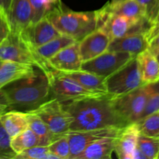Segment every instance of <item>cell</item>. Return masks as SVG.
<instances>
[{
    "label": "cell",
    "mask_w": 159,
    "mask_h": 159,
    "mask_svg": "<svg viewBox=\"0 0 159 159\" xmlns=\"http://www.w3.org/2000/svg\"><path fill=\"white\" fill-rule=\"evenodd\" d=\"M11 32L7 16L5 12L0 13V44L6 40Z\"/></svg>",
    "instance_id": "cell-35"
},
{
    "label": "cell",
    "mask_w": 159,
    "mask_h": 159,
    "mask_svg": "<svg viewBox=\"0 0 159 159\" xmlns=\"http://www.w3.org/2000/svg\"><path fill=\"white\" fill-rule=\"evenodd\" d=\"M46 16L61 34L77 42L97 28L96 11L76 12L65 9L62 3L53 8Z\"/></svg>",
    "instance_id": "cell-3"
},
{
    "label": "cell",
    "mask_w": 159,
    "mask_h": 159,
    "mask_svg": "<svg viewBox=\"0 0 159 159\" xmlns=\"http://www.w3.org/2000/svg\"><path fill=\"white\" fill-rule=\"evenodd\" d=\"M140 135L159 139V111L136 121Z\"/></svg>",
    "instance_id": "cell-27"
},
{
    "label": "cell",
    "mask_w": 159,
    "mask_h": 159,
    "mask_svg": "<svg viewBox=\"0 0 159 159\" xmlns=\"http://www.w3.org/2000/svg\"><path fill=\"white\" fill-rule=\"evenodd\" d=\"M0 107H6L9 110V102L2 89H0Z\"/></svg>",
    "instance_id": "cell-39"
},
{
    "label": "cell",
    "mask_w": 159,
    "mask_h": 159,
    "mask_svg": "<svg viewBox=\"0 0 159 159\" xmlns=\"http://www.w3.org/2000/svg\"><path fill=\"white\" fill-rule=\"evenodd\" d=\"M7 110H8V107H0V117H1L3 113H5L6 111H7Z\"/></svg>",
    "instance_id": "cell-42"
},
{
    "label": "cell",
    "mask_w": 159,
    "mask_h": 159,
    "mask_svg": "<svg viewBox=\"0 0 159 159\" xmlns=\"http://www.w3.org/2000/svg\"><path fill=\"white\" fill-rule=\"evenodd\" d=\"M2 89L6 94L10 110L24 109L28 111L37 107L51 96L48 79L40 70L8 84Z\"/></svg>",
    "instance_id": "cell-2"
},
{
    "label": "cell",
    "mask_w": 159,
    "mask_h": 159,
    "mask_svg": "<svg viewBox=\"0 0 159 159\" xmlns=\"http://www.w3.org/2000/svg\"><path fill=\"white\" fill-rule=\"evenodd\" d=\"M157 111H159V82L152 84L151 91L140 119Z\"/></svg>",
    "instance_id": "cell-30"
},
{
    "label": "cell",
    "mask_w": 159,
    "mask_h": 159,
    "mask_svg": "<svg viewBox=\"0 0 159 159\" xmlns=\"http://www.w3.org/2000/svg\"><path fill=\"white\" fill-rule=\"evenodd\" d=\"M28 112L37 115L54 134L61 136L69 131L71 116L63 103L55 98L48 99Z\"/></svg>",
    "instance_id": "cell-6"
},
{
    "label": "cell",
    "mask_w": 159,
    "mask_h": 159,
    "mask_svg": "<svg viewBox=\"0 0 159 159\" xmlns=\"http://www.w3.org/2000/svg\"><path fill=\"white\" fill-rule=\"evenodd\" d=\"M120 1H123V0H111V1H110V2H120Z\"/></svg>",
    "instance_id": "cell-44"
},
{
    "label": "cell",
    "mask_w": 159,
    "mask_h": 159,
    "mask_svg": "<svg viewBox=\"0 0 159 159\" xmlns=\"http://www.w3.org/2000/svg\"><path fill=\"white\" fill-rule=\"evenodd\" d=\"M155 57H156L157 61H158L159 62V50L158 51H157V53L155 54Z\"/></svg>",
    "instance_id": "cell-43"
},
{
    "label": "cell",
    "mask_w": 159,
    "mask_h": 159,
    "mask_svg": "<svg viewBox=\"0 0 159 159\" xmlns=\"http://www.w3.org/2000/svg\"><path fill=\"white\" fill-rule=\"evenodd\" d=\"M38 145H40L39 138L29 128L16 135L13 138H11L10 140V146L16 155L20 154L26 149Z\"/></svg>",
    "instance_id": "cell-26"
},
{
    "label": "cell",
    "mask_w": 159,
    "mask_h": 159,
    "mask_svg": "<svg viewBox=\"0 0 159 159\" xmlns=\"http://www.w3.org/2000/svg\"><path fill=\"white\" fill-rule=\"evenodd\" d=\"M48 67L54 71L70 73L80 71L82 61L79 49V42H75L59 51L47 61Z\"/></svg>",
    "instance_id": "cell-13"
},
{
    "label": "cell",
    "mask_w": 159,
    "mask_h": 159,
    "mask_svg": "<svg viewBox=\"0 0 159 159\" xmlns=\"http://www.w3.org/2000/svg\"><path fill=\"white\" fill-rule=\"evenodd\" d=\"M123 127H107L84 131H68L66 134L70 145L69 159H75L88 146L104 138H115Z\"/></svg>",
    "instance_id": "cell-11"
},
{
    "label": "cell",
    "mask_w": 159,
    "mask_h": 159,
    "mask_svg": "<svg viewBox=\"0 0 159 159\" xmlns=\"http://www.w3.org/2000/svg\"><path fill=\"white\" fill-rule=\"evenodd\" d=\"M50 152L48 146H34L16 155V159H47Z\"/></svg>",
    "instance_id": "cell-32"
},
{
    "label": "cell",
    "mask_w": 159,
    "mask_h": 159,
    "mask_svg": "<svg viewBox=\"0 0 159 159\" xmlns=\"http://www.w3.org/2000/svg\"><path fill=\"white\" fill-rule=\"evenodd\" d=\"M140 133L136 122L127 124L115 138L114 152L120 159H132V155L138 147Z\"/></svg>",
    "instance_id": "cell-15"
},
{
    "label": "cell",
    "mask_w": 159,
    "mask_h": 159,
    "mask_svg": "<svg viewBox=\"0 0 159 159\" xmlns=\"http://www.w3.org/2000/svg\"><path fill=\"white\" fill-rule=\"evenodd\" d=\"M0 122L10 138L29 128L26 113L17 110H7L0 117Z\"/></svg>",
    "instance_id": "cell-22"
},
{
    "label": "cell",
    "mask_w": 159,
    "mask_h": 159,
    "mask_svg": "<svg viewBox=\"0 0 159 159\" xmlns=\"http://www.w3.org/2000/svg\"><path fill=\"white\" fill-rule=\"evenodd\" d=\"M116 138V137H115ZM115 138H104L86 148L75 159H110L114 152Z\"/></svg>",
    "instance_id": "cell-23"
},
{
    "label": "cell",
    "mask_w": 159,
    "mask_h": 159,
    "mask_svg": "<svg viewBox=\"0 0 159 159\" xmlns=\"http://www.w3.org/2000/svg\"><path fill=\"white\" fill-rule=\"evenodd\" d=\"M34 67L32 65L2 61L0 65V89L14 81L34 74Z\"/></svg>",
    "instance_id": "cell-19"
},
{
    "label": "cell",
    "mask_w": 159,
    "mask_h": 159,
    "mask_svg": "<svg viewBox=\"0 0 159 159\" xmlns=\"http://www.w3.org/2000/svg\"><path fill=\"white\" fill-rule=\"evenodd\" d=\"M48 2L52 6V7H55V6H58L61 3V0H48Z\"/></svg>",
    "instance_id": "cell-41"
},
{
    "label": "cell",
    "mask_w": 159,
    "mask_h": 159,
    "mask_svg": "<svg viewBox=\"0 0 159 159\" xmlns=\"http://www.w3.org/2000/svg\"><path fill=\"white\" fill-rule=\"evenodd\" d=\"M12 0H0V7L7 16Z\"/></svg>",
    "instance_id": "cell-38"
},
{
    "label": "cell",
    "mask_w": 159,
    "mask_h": 159,
    "mask_svg": "<svg viewBox=\"0 0 159 159\" xmlns=\"http://www.w3.org/2000/svg\"><path fill=\"white\" fill-rule=\"evenodd\" d=\"M151 88L152 84H147L126 94L113 96L115 108L129 124L136 122L140 119Z\"/></svg>",
    "instance_id": "cell-9"
},
{
    "label": "cell",
    "mask_w": 159,
    "mask_h": 159,
    "mask_svg": "<svg viewBox=\"0 0 159 159\" xmlns=\"http://www.w3.org/2000/svg\"><path fill=\"white\" fill-rule=\"evenodd\" d=\"M11 32L21 33L32 20V9L30 0H12L7 15Z\"/></svg>",
    "instance_id": "cell-16"
},
{
    "label": "cell",
    "mask_w": 159,
    "mask_h": 159,
    "mask_svg": "<svg viewBox=\"0 0 159 159\" xmlns=\"http://www.w3.org/2000/svg\"><path fill=\"white\" fill-rule=\"evenodd\" d=\"M71 117L69 131H84L107 127H124L127 120L116 110L113 96H93L62 102Z\"/></svg>",
    "instance_id": "cell-1"
},
{
    "label": "cell",
    "mask_w": 159,
    "mask_h": 159,
    "mask_svg": "<svg viewBox=\"0 0 159 159\" xmlns=\"http://www.w3.org/2000/svg\"><path fill=\"white\" fill-rule=\"evenodd\" d=\"M144 84H153L159 82V62L148 50L136 56Z\"/></svg>",
    "instance_id": "cell-21"
},
{
    "label": "cell",
    "mask_w": 159,
    "mask_h": 159,
    "mask_svg": "<svg viewBox=\"0 0 159 159\" xmlns=\"http://www.w3.org/2000/svg\"></svg>",
    "instance_id": "cell-48"
},
{
    "label": "cell",
    "mask_w": 159,
    "mask_h": 159,
    "mask_svg": "<svg viewBox=\"0 0 159 159\" xmlns=\"http://www.w3.org/2000/svg\"><path fill=\"white\" fill-rule=\"evenodd\" d=\"M134 57L129 53L107 51L92 60L82 62L81 70L107 79Z\"/></svg>",
    "instance_id": "cell-10"
},
{
    "label": "cell",
    "mask_w": 159,
    "mask_h": 159,
    "mask_svg": "<svg viewBox=\"0 0 159 159\" xmlns=\"http://www.w3.org/2000/svg\"><path fill=\"white\" fill-rule=\"evenodd\" d=\"M109 12L134 20L146 17V9L136 0H123L117 2H108L104 5Z\"/></svg>",
    "instance_id": "cell-20"
},
{
    "label": "cell",
    "mask_w": 159,
    "mask_h": 159,
    "mask_svg": "<svg viewBox=\"0 0 159 159\" xmlns=\"http://www.w3.org/2000/svg\"><path fill=\"white\" fill-rule=\"evenodd\" d=\"M48 147L49 152L55 155L59 159H69L70 145L66 134L59 137Z\"/></svg>",
    "instance_id": "cell-29"
},
{
    "label": "cell",
    "mask_w": 159,
    "mask_h": 159,
    "mask_svg": "<svg viewBox=\"0 0 159 159\" xmlns=\"http://www.w3.org/2000/svg\"><path fill=\"white\" fill-rule=\"evenodd\" d=\"M146 9V17L152 22L159 11V0H136Z\"/></svg>",
    "instance_id": "cell-34"
},
{
    "label": "cell",
    "mask_w": 159,
    "mask_h": 159,
    "mask_svg": "<svg viewBox=\"0 0 159 159\" xmlns=\"http://www.w3.org/2000/svg\"><path fill=\"white\" fill-rule=\"evenodd\" d=\"M149 42L144 33H131L110 41L107 51L126 52L135 56L148 48Z\"/></svg>",
    "instance_id": "cell-17"
},
{
    "label": "cell",
    "mask_w": 159,
    "mask_h": 159,
    "mask_svg": "<svg viewBox=\"0 0 159 159\" xmlns=\"http://www.w3.org/2000/svg\"><path fill=\"white\" fill-rule=\"evenodd\" d=\"M148 50L151 53H152L154 55L156 54L157 51L159 50V34L149 42Z\"/></svg>",
    "instance_id": "cell-37"
},
{
    "label": "cell",
    "mask_w": 159,
    "mask_h": 159,
    "mask_svg": "<svg viewBox=\"0 0 159 159\" xmlns=\"http://www.w3.org/2000/svg\"><path fill=\"white\" fill-rule=\"evenodd\" d=\"M159 34V11L157 14V16H155V18L154 19L153 21L152 22V25L149 27V29L148 30L147 32L145 33V36L147 37L148 42H150L152 39L155 37H156L157 35Z\"/></svg>",
    "instance_id": "cell-36"
},
{
    "label": "cell",
    "mask_w": 159,
    "mask_h": 159,
    "mask_svg": "<svg viewBox=\"0 0 159 159\" xmlns=\"http://www.w3.org/2000/svg\"><path fill=\"white\" fill-rule=\"evenodd\" d=\"M11 138L0 122V159L14 158L16 153L10 146Z\"/></svg>",
    "instance_id": "cell-33"
},
{
    "label": "cell",
    "mask_w": 159,
    "mask_h": 159,
    "mask_svg": "<svg viewBox=\"0 0 159 159\" xmlns=\"http://www.w3.org/2000/svg\"><path fill=\"white\" fill-rule=\"evenodd\" d=\"M0 61L32 65L40 71L42 68L31 48L19 33L10 32L7 38L0 44Z\"/></svg>",
    "instance_id": "cell-8"
},
{
    "label": "cell",
    "mask_w": 159,
    "mask_h": 159,
    "mask_svg": "<svg viewBox=\"0 0 159 159\" xmlns=\"http://www.w3.org/2000/svg\"><path fill=\"white\" fill-rule=\"evenodd\" d=\"M110 37L102 29L96 28L79 42V49L82 62L88 61L108 50Z\"/></svg>",
    "instance_id": "cell-14"
},
{
    "label": "cell",
    "mask_w": 159,
    "mask_h": 159,
    "mask_svg": "<svg viewBox=\"0 0 159 159\" xmlns=\"http://www.w3.org/2000/svg\"><path fill=\"white\" fill-rule=\"evenodd\" d=\"M108 94L118 96L145 85L141 79L137 57L129 61L122 68L105 79Z\"/></svg>",
    "instance_id": "cell-5"
},
{
    "label": "cell",
    "mask_w": 159,
    "mask_h": 159,
    "mask_svg": "<svg viewBox=\"0 0 159 159\" xmlns=\"http://www.w3.org/2000/svg\"><path fill=\"white\" fill-rule=\"evenodd\" d=\"M30 2L32 9L31 23H36L43 17L46 16L53 9L52 6L48 2V0H30Z\"/></svg>",
    "instance_id": "cell-31"
},
{
    "label": "cell",
    "mask_w": 159,
    "mask_h": 159,
    "mask_svg": "<svg viewBox=\"0 0 159 159\" xmlns=\"http://www.w3.org/2000/svg\"><path fill=\"white\" fill-rule=\"evenodd\" d=\"M1 12H3L2 9H1V7H0V13H1Z\"/></svg>",
    "instance_id": "cell-45"
},
{
    "label": "cell",
    "mask_w": 159,
    "mask_h": 159,
    "mask_svg": "<svg viewBox=\"0 0 159 159\" xmlns=\"http://www.w3.org/2000/svg\"><path fill=\"white\" fill-rule=\"evenodd\" d=\"M2 61H0V65H1V64H2Z\"/></svg>",
    "instance_id": "cell-47"
},
{
    "label": "cell",
    "mask_w": 159,
    "mask_h": 159,
    "mask_svg": "<svg viewBox=\"0 0 159 159\" xmlns=\"http://www.w3.org/2000/svg\"><path fill=\"white\" fill-rule=\"evenodd\" d=\"M46 76L49 82L51 96L61 102L101 96L87 90L79 82L64 73L51 70Z\"/></svg>",
    "instance_id": "cell-7"
},
{
    "label": "cell",
    "mask_w": 159,
    "mask_h": 159,
    "mask_svg": "<svg viewBox=\"0 0 159 159\" xmlns=\"http://www.w3.org/2000/svg\"><path fill=\"white\" fill-rule=\"evenodd\" d=\"M132 159H147V158H146V157L144 156V154L142 153V152H141V151L137 147L136 149L134 150V152H133V155H132Z\"/></svg>",
    "instance_id": "cell-40"
},
{
    "label": "cell",
    "mask_w": 159,
    "mask_h": 159,
    "mask_svg": "<svg viewBox=\"0 0 159 159\" xmlns=\"http://www.w3.org/2000/svg\"><path fill=\"white\" fill-rule=\"evenodd\" d=\"M75 42L77 41H75L74 39L68 36L61 34L60 37L48 42L42 46L38 47L37 48H32L30 47V48H31L35 57H37V59L41 65V71L45 75H47L52 70L48 67V63H47L48 59L57 54L59 51Z\"/></svg>",
    "instance_id": "cell-18"
},
{
    "label": "cell",
    "mask_w": 159,
    "mask_h": 159,
    "mask_svg": "<svg viewBox=\"0 0 159 159\" xmlns=\"http://www.w3.org/2000/svg\"><path fill=\"white\" fill-rule=\"evenodd\" d=\"M158 159H159V154H158V158H157Z\"/></svg>",
    "instance_id": "cell-46"
},
{
    "label": "cell",
    "mask_w": 159,
    "mask_h": 159,
    "mask_svg": "<svg viewBox=\"0 0 159 159\" xmlns=\"http://www.w3.org/2000/svg\"><path fill=\"white\" fill-rule=\"evenodd\" d=\"M138 148L147 159H156L159 154V139L140 135Z\"/></svg>",
    "instance_id": "cell-28"
},
{
    "label": "cell",
    "mask_w": 159,
    "mask_h": 159,
    "mask_svg": "<svg viewBox=\"0 0 159 159\" xmlns=\"http://www.w3.org/2000/svg\"><path fill=\"white\" fill-rule=\"evenodd\" d=\"M28 120V127L37 136L40 146H48L61 136L54 134L45 123L37 115L26 111Z\"/></svg>",
    "instance_id": "cell-25"
},
{
    "label": "cell",
    "mask_w": 159,
    "mask_h": 159,
    "mask_svg": "<svg viewBox=\"0 0 159 159\" xmlns=\"http://www.w3.org/2000/svg\"><path fill=\"white\" fill-rule=\"evenodd\" d=\"M64 74L75 80L89 91L100 95L108 94L106 85V79L101 76L82 70Z\"/></svg>",
    "instance_id": "cell-24"
},
{
    "label": "cell",
    "mask_w": 159,
    "mask_h": 159,
    "mask_svg": "<svg viewBox=\"0 0 159 159\" xmlns=\"http://www.w3.org/2000/svg\"><path fill=\"white\" fill-rule=\"evenodd\" d=\"M96 14L97 28L107 32L111 40L131 33L145 34L152 25V22L147 17L140 20H131L109 12L104 6L96 10Z\"/></svg>",
    "instance_id": "cell-4"
},
{
    "label": "cell",
    "mask_w": 159,
    "mask_h": 159,
    "mask_svg": "<svg viewBox=\"0 0 159 159\" xmlns=\"http://www.w3.org/2000/svg\"><path fill=\"white\" fill-rule=\"evenodd\" d=\"M19 34H20L28 46L32 48L42 46L61 35L47 16L43 17L36 23H31Z\"/></svg>",
    "instance_id": "cell-12"
}]
</instances>
